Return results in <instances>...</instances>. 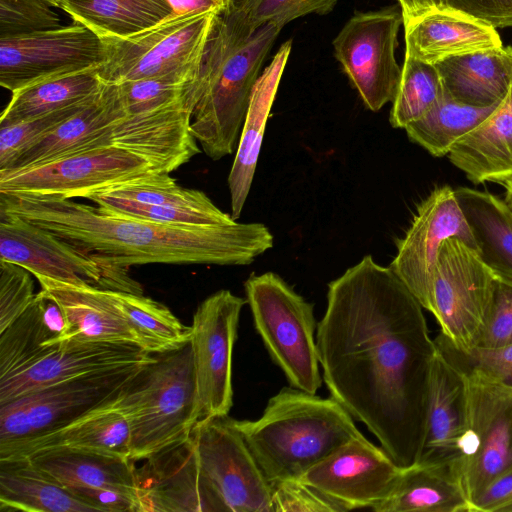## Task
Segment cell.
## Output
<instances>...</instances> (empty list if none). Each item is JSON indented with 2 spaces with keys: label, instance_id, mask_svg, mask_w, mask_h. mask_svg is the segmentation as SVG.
<instances>
[{
  "label": "cell",
  "instance_id": "1",
  "mask_svg": "<svg viewBox=\"0 0 512 512\" xmlns=\"http://www.w3.org/2000/svg\"><path fill=\"white\" fill-rule=\"evenodd\" d=\"M316 344L330 396L398 466L416 463L437 347L423 307L390 266L366 255L328 284Z\"/></svg>",
  "mask_w": 512,
  "mask_h": 512
},
{
  "label": "cell",
  "instance_id": "2",
  "mask_svg": "<svg viewBox=\"0 0 512 512\" xmlns=\"http://www.w3.org/2000/svg\"><path fill=\"white\" fill-rule=\"evenodd\" d=\"M0 209L56 234L122 273L133 265L156 263L248 265L273 246L271 231L258 222L166 225L73 199L1 193Z\"/></svg>",
  "mask_w": 512,
  "mask_h": 512
},
{
  "label": "cell",
  "instance_id": "3",
  "mask_svg": "<svg viewBox=\"0 0 512 512\" xmlns=\"http://www.w3.org/2000/svg\"><path fill=\"white\" fill-rule=\"evenodd\" d=\"M281 29H252L241 8L217 14L198 76L187 90L192 134L212 160L237 148L261 65Z\"/></svg>",
  "mask_w": 512,
  "mask_h": 512
},
{
  "label": "cell",
  "instance_id": "4",
  "mask_svg": "<svg viewBox=\"0 0 512 512\" xmlns=\"http://www.w3.org/2000/svg\"><path fill=\"white\" fill-rule=\"evenodd\" d=\"M271 485L298 480L348 441L362 436L354 418L331 396L282 388L256 420H236Z\"/></svg>",
  "mask_w": 512,
  "mask_h": 512
},
{
  "label": "cell",
  "instance_id": "5",
  "mask_svg": "<svg viewBox=\"0 0 512 512\" xmlns=\"http://www.w3.org/2000/svg\"><path fill=\"white\" fill-rule=\"evenodd\" d=\"M121 398L130 425L132 461H143L186 440L200 420L190 341L155 353Z\"/></svg>",
  "mask_w": 512,
  "mask_h": 512
},
{
  "label": "cell",
  "instance_id": "6",
  "mask_svg": "<svg viewBox=\"0 0 512 512\" xmlns=\"http://www.w3.org/2000/svg\"><path fill=\"white\" fill-rule=\"evenodd\" d=\"M254 327L290 386L316 394L322 385L314 306L274 272L244 283Z\"/></svg>",
  "mask_w": 512,
  "mask_h": 512
},
{
  "label": "cell",
  "instance_id": "7",
  "mask_svg": "<svg viewBox=\"0 0 512 512\" xmlns=\"http://www.w3.org/2000/svg\"><path fill=\"white\" fill-rule=\"evenodd\" d=\"M216 16L212 12L171 14L130 35L101 38L105 59L95 71L111 84L166 75L196 80Z\"/></svg>",
  "mask_w": 512,
  "mask_h": 512
},
{
  "label": "cell",
  "instance_id": "8",
  "mask_svg": "<svg viewBox=\"0 0 512 512\" xmlns=\"http://www.w3.org/2000/svg\"><path fill=\"white\" fill-rule=\"evenodd\" d=\"M163 172L140 154L109 145L77 151L40 164L0 171V193L87 199L95 193L142 181Z\"/></svg>",
  "mask_w": 512,
  "mask_h": 512
},
{
  "label": "cell",
  "instance_id": "9",
  "mask_svg": "<svg viewBox=\"0 0 512 512\" xmlns=\"http://www.w3.org/2000/svg\"><path fill=\"white\" fill-rule=\"evenodd\" d=\"M496 275L478 252L459 238L446 239L439 252L429 300L440 334L456 349L474 347L488 316Z\"/></svg>",
  "mask_w": 512,
  "mask_h": 512
},
{
  "label": "cell",
  "instance_id": "10",
  "mask_svg": "<svg viewBox=\"0 0 512 512\" xmlns=\"http://www.w3.org/2000/svg\"><path fill=\"white\" fill-rule=\"evenodd\" d=\"M146 364L72 378L0 404V451L57 429L116 396Z\"/></svg>",
  "mask_w": 512,
  "mask_h": 512
},
{
  "label": "cell",
  "instance_id": "11",
  "mask_svg": "<svg viewBox=\"0 0 512 512\" xmlns=\"http://www.w3.org/2000/svg\"><path fill=\"white\" fill-rule=\"evenodd\" d=\"M235 421L212 416L194 425L190 439L201 474L225 512H273L272 485Z\"/></svg>",
  "mask_w": 512,
  "mask_h": 512
},
{
  "label": "cell",
  "instance_id": "12",
  "mask_svg": "<svg viewBox=\"0 0 512 512\" xmlns=\"http://www.w3.org/2000/svg\"><path fill=\"white\" fill-rule=\"evenodd\" d=\"M0 260L18 264L34 277L136 294L142 287L86 251L22 217L0 209Z\"/></svg>",
  "mask_w": 512,
  "mask_h": 512
},
{
  "label": "cell",
  "instance_id": "13",
  "mask_svg": "<svg viewBox=\"0 0 512 512\" xmlns=\"http://www.w3.org/2000/svg\"><path fill=\"white\" fill-rule=\"evenodd\" d=\"M463 375L468 429L460 481L472 505L492 481L512 469V388L475 373Z\"/></svg>",
  "mask_w": 512,
  "mask_h": 512
},
{
  "label": "cell",
  "instance_id": "14",
  "mask_svg": "<svg viewBox=\"0 0 512 512\" xmlns=\"http://www.w3.org/2000/svg\"><path fill=\"white\" fill-rule=\"evenodd\" d=\"M401 24L402 12L395 6L356 12L333 40L337 60L374 112L393 101L400 84L395 48Z\"/></svg>",
  "mask_w": 512,
  "mask_h": 512
},
{
  "label": "cell",
  "instance_id": "15",
  "mask_svg": "<svg viewBox=\"0 0 512 512\" xmlns=\"http://www.w3.org/2000/svg\"><path fill=\"white\" fill-rule=\"evenodd\" d=\"M104 59L102 39L77 22L0 38V84L13 93L41 81L96 70Z\"/></svg>",
  "mask_w": 512,
  "mask_h": 512
},
{
  "label": "cell",
  "instance_id": "16",
  "mask_svg": "<svg viewBox=\"0 0 512 512\" xmlns=\"http://www.w3.org/2000/svg\"><path fill=\"white\" fill-rule=\"evenodd\" d=\"M245 304L246 299L222 289L193 314L190 343L200 420L228 415L233 405L232 354Z\"/></svg>",
  "mask_w": 512,
  "mask_h": 512
},
{
  "label": "cell",
  "instance_id": "17",
  "mask_svg": "<svg viewBox=\"0 0 512 512\" xmlns=\"http://www.w3.org/2000/svg\"><path fill=\"white\" fill-rule=\"evenodd\" d=\"M451 237L461 239L477 251L455 190L442 186L417 207L410 228L398 240L397 255L390 264L423 309L429 300L440 248Z\"/></svg>",
  "mask_w": 512,
  "mask_h": 512
},
{
  "label": "cell",
  "instance_id": "18",
  "mask_svg": "<svg viewBox=\"0 0 512 512\" xmlns=\"http://www.w3.org/2000/svg\"><path fill=\"white\" fill-rule=\"evenodd\" d=\"M401 470L381 446L362 435L342 445L298 480L344 511L374 510L390 495Z\"/></svg>",
  "mask_w": 512,
  "mask_h": 512
},
{
  "label": "cell",
  "instance_id": "19",
  "mask_svg": "<svg viewBox=\"0 0 512 512\" xmlns=\"http://www.w3.org/2000/svg\"><path fill=\"white\" fill-rule=\"evenodd\" d=\"M153 359V353L133 344L64 340L38 350L0 377V404L58 382Z\"/></svg>",
  "mask_w": 512,
  "mask_h": 512
},
{
  "label": "cell",
  "instance_id": "20",
  "mask_svg": "<svg viewBox=\"0 0 512 512\" xmlns=\"http://www.w3.org/2000/svg\"><path fill=\"white\" fill-rule=\"evenodd\" d=\"M136 467L140 511L225 512L199 469L189 437Z\"/></svg>",
  "mask_w": 512,
  "mask_h": 512
},
{
  "label": "cell",
  "instance_id": "21",
  "mask_svg": "<svg viewBox=\"0 0 512 512\" xmlns=\"http://www.w3.org/2000/svg\"><path fill=\"white\" fill-rule=\"evenodd\" d=\"M467 429L465 377L437 348L430 370L424 443L417 462L443 468L460 481Z\"/></svg>",
  "mask_w": 512,
  "mask_h": 512
},
{
  "label": "cell",
  "instance_id": "22",
  "mask_svg": "<svg viewBox=\"0 0 512 512\" xmlns=\"http://www.w3.org/2000/svg\"><path fill=\"white\" fill-rule=\"evenodd\" d=\"M123 390L57 429L0 451V459L60 448L130 459V425L122 406Z\"/></svg>",
  "mask_w": 512,
  "mask_h": 512
},
{
  "label": "cell",
  "instance_id": "23",
  "mask_svg": "<svg viewBox=\"0 0 512 512\" xmlns=\"http://www.w3.org/2000/svg\"><path fill=\"white\" fill-rule=\"evenodd\" d=\"M126 115L119 85L105 83L78 112L27 148L8 170L113 145L117 123Z\"/></svg>",
  "mask_w": 512,
  "mask_h": 512
},
{
  "label": "cell",
  "instance_id": "24",
  "mask_svg": "<svg viewBox=\"0 0 512 512\" xmlns=\"http://www.w3.org/2000/svg\"><path fill=\"white\" fill-rule=\"evenodd\" d=\"M405 55L435 64L445 58L502 46L496 28L446 7L403 23Z\"/></svg>",
  "mask_w": 512,
  "mask_h": 512
},
{
  "label": "cell",
  "instance_id": "25",
  "mask_svg": "<svg viewBox=\"0 0 512 512\" xmlns=\"http://www.w3.org/2000/svg\"><path fill=\"white\" fill-rule=\"evenodd\" d=\"M35 278L41 289L64 312L67 330L62 341L128 343L141 347L107 289L88 283L72 284L40 276Z\"/></svg>",
  "mask_w": 512,
  "mask_h": 512
},
{
  "label": "cell",
  "instance_id": "26",
  "mask_svg": "<svg viewBox=\"0 0 512 512\" xmlns=\"http://www.w3.org/2000/svg\"><path fill=\"white\" fill-rule=\"evenodd\" d=\"M291 45L292 41L288 40L280 46L272 61L259 75L252 90L228 176L231 216L235 220L241 215L253 182L266 123L291 52Z\"/></svg>",
  "mask_w": 512,
  "mask_h": 512
},
{
  "label": "cell",
  "instance_id": "27",
  "mask_svg": "<svg viewBox=\"0 0 512 512\" xmlns=\"http://www.w3.org/2000/svg\"><path fill=\"white\" fill-rule=\"evenodd\" d=\"M506 48L512 60V47ZM448 158L474 184H500L512 176V78L504 99L482 124L453 146Z\"/></svg>",
  "mask_w": 512,
  "mask_h": 512
},
{
  "label": "cell",
  "instance_id": "28",
  "mask_svg": "<svg viewBox=\"0 0 512 512\" xmlns=\"http://www.w3.org/2000/svg\"><path fill=\"white\" fill-rule=\"evenodd\" d=\"M434 65L444 90L461 103L492 106L508 93L512 60L506 47L451 56Z\"/></svg>",
  "mask_w": 512,
  "mask_h": 512
},
{
  "label": "cell",
  "instance_id": "29",
  "mask_svg": "<svg viewBox=\"0 0 512 512\" xmlns=\"http://www.w3.org/2000/svg\"><path fill=\"white\" fill-rule=\"evenodd\" d=\"M22 458L68 490L112 489L134 496L139 505L136 462L130 459L64 448Z\"/></svg>",
  "mask_w": 512,
  "mask_h": 512
},
{
  "label": "cell",
  "instance_id": "30",
  "mask_svg": "<svg viewBox=\"0 0 512 512\" xmlns=\"http://www.w3.org/2000/svg\"><path fill=\"white\" fill-rule=\"evenodd\" d=\"M375 512H472L461 482L447 470L416 462L404 467Z\"/></svg>",
  "mask_w": 512,
  "mask_h": 512
},
{
  "label": "cell",
  "instance_id": "31",
  "mask_svg": "<svg viewBox=\"0 0 512 512\" xmlns=\"http://www.w3.org/2000/svg\"><path fill=\"white\" fill-rule=\"evenodd\" d=\"M0 510L97 512L27 458L0 459Z\"/></svg>",
  "mask_w": 512,
  "mask_h": 512
},
{
  "label": "cell",
  "instance_id": "32",
  "mask_svg": "<svg viewBox=\"0 0 512 512\" xmlns=\"http://www.w3.org/2000/svg\"><path fill=\"white\" fill-rule=\"evenodd\" d=\"M455 194L480 258L496 276L512 281V211L489 192L460 187Z\"/></svg>",
  "mask_w": 512,
  "mask_h": 512
},
{
  "label": "cell",
  "instance_id": "33",
  "mask_svg": "<svg viewBox=\"0 0 512 512\" xmlns=\"http://www.w3.org/2000/svg\"><path fill=\"white\" fill-rule=\"evenodd\" d=\"M67 321L60 305L43 289L32 304L0 333V377L38 350L62 342Z\"/></svg>",
  "mask_w": 512,
  "mask_h": 512
},
{
  "label": "cell",
  "instance_id": "34",
  "mask_svg": "<svg viewBox=\"0 0 512 512\" xmlns=\"http://www.w3.org/2000/svg\"><path fill=\"white\" fill-rule=\"evenodd\" d=\"M59 9L100 38L130 35L172 14L167 0H60Z\"/></svg>",
  "mask_w": 512,
  "mask_h": 512
},
{
  "label": "cell",
  "instance_id": "35",
  "mask_svg": "<svg viewBox=\"0 0 512 512\" xmlns=\"http://www.w3.org/2000/svg\"><path fill=\"white\" fill-rule=\"evenodd\" d=\"M105 83L95 70L53 78L12 93L0 116V126L44 115L84 102Z\"/></svg>",
  "mask_w": 512,
  "mask_h": 512
},
{
  "label": "cell",
  "instance_id": "36",
  "mask_svg": "<svg viewBox=\"0 0 512 512\" xmlns=\"http://www.w3.org/2000/svg\"><path fill=\"white\" fill-rule=\"evenodd\" d=\"M107 292L144 350L162 353L190 341L191 326L182 324L162 303L143 294L111 289Z\"/></svg>",
  "mask_w": 512,
  "mask_h": 512
},
{
  "label": "cell",
  "instance_id": "37",
  "mask_svg": "<svg viewBox=\"0 0 512 512\" xmlns=\"http://www.w3.org/2000/svg\"><path fill=\"white\" fill-rule=\"evenodd\" d=\"M497 105H467L455 100L444 90L436 104L405 130L412 142L435 157H443L449 154L460 139L482 124Z\"/></svg>",
  "mask_w": 512,
  "mask_h": 512
},
{
  "label": "cell",
  "instance_id": "38",
  "mask_svg": "<svg viewBox=\"0 0 512 512\" xmlns=\"http://www.w3.org/2000/svg\"><path fill=\"white\" fill-rule=\"evenodd\" d=\"M444 91L434 64L405 55L401 80L392 101L389 121L394 128H406L422 118Z\"/></svg>",
  "mask_w": 512,
  "mask_h": 512
},
{
  "label": "cell",
  "instance_id": "39",
  "mask_svg": "<svg viewBox=\"0 0 512 512\" xmlns=\"http://www.w3.org/2000/svg\"><path fill=\"white\" fill-rule=\"evenodd\" d=\"M112 213L166 225L211 226L229 225L237 220L217 206L214 208H192L147 205L113 197L105 192L87 198Z\"/></svg>",
  "mask_w": 512,
  "mask_h": 512
},
{
  "label": "cell",
  "instance_id": "40",
  "mask_svg": "<svg viewBox=\"0 0 512 512\" xmlns=\"http://www.w3.org/2000/svg\"><path fill=\"white\" fill-rule=\"evenodd\" d=\"M104 192L116 198L147 205L192 208L216 207L203 191L181 187L167 172Z\"/></svg>",
  "mask_w": 512,
  "mask_h": 512
},
{
  "label": "cell",
  "instance_id": "41",
  "mask_svg": "<svg viewBox=\"0 0 512 512\" xmlns=\"http://www.w3.org/2000/svg\"><path fill=\"white\" fill-rule=\"evenodd\" d=\"M434 341L445 358L462 373H475L512 388V343L496 347L474 346L461 351L441 334Z\"/></svg>",
  "mask_w": 512,
  "mask_h": 512
},
{
  "label": "cell",
  "instance_id": "42",
  "mask_svg": "<svg viewBox=\"0 0 512 512\" xmlns=\"http://www.w3.org/2000/svg\"><path fill=\"white\" fill-rule=\"evenodd\" d=\"M91 98L44 115L0 126V171L10 169L27 148L78 112Z\"/></svg>",
  "mask_w": 512,
  "mask_h": 512
},
{
  "label": "cell",
  "instance_id": "43",
  "mask_svg": "<svg viewBox=\"0 0 512 512\" xmlns=\"http://www.w3.org/2000/svg\"><path fill=\"white\" fill-rule=\"evenodd\" d=\"M194 79L182 75L129 80L119 83L127 114L152 111L181 99Z\"/></svg>",
  "mask_w": 512,
  "mask_h": 512
},
{
  "label": "cell",
  "instance_id": "44",
  "mask_svg": "<svg viewBox=\"0 0 512 512\" xmlns=\"http://www.w3.org/2000/svg\"><path fill=\"white\" fill-rule=\"evenodd\" d=\"M43 0H0V38L27 35L62 26Z\"/></svg>",
  "mask_w": 512,
  "mask_h": 512
},
{
  "label": "cell",
  "instance_id": "45",
  "mask_svg": "<svg viewBox=\"0 0 512 512\" xmlns=\"http://www.w3.org/2000/svg\"><path fill=\"white\" fill-rule=\"evenodd\" d=\"M338 0H250L241 9L252 29L265 24L283 28L290 21L315 13L325 15Z\"/></svg>",
  "mask_w": 512,
  "mask_h": 512
},
{
  "label": "cell",
  "instance_id": "46",
  "mask_svg": "<svg viewBox=\"0 0 512 512\" xmlns=\"http://www.w3.org/2000/svg\"><path fill=\"white\" fill-rule=\"evenodd\" d=\"M32 276L26 268L0 260V333L32 304L36 296Z\"/></svg>",
  "mask_w": 512,
  "mask_h": 512
},
{
  "label": "cell",
  "instance_id": "47",
  "mask_svg": "<svg viewBox=\"0 0 512 512\" xmlns=\"http://www.w3.org/2000/svg\"><path fill=\"white\" fill-rule=\"evenodd\" d=\"M512 343V281L496 276L492 304L475 346Z\"/></svg>",
  "mask_w": 512,
  "mask_h": 512
},
{
  "label": "cell",
  "instance_id": "48",
  "mask_svg": "<svg viewBox=\"0 0 512 512\" xmlns=\"http://www.w3.org/2000/svg\"><path fill=\"white\" fill-rule=\"evenodd\" d=\"M273 512H343L344 509L300 480L272 485Z\"/></svg>",
  "mask_w": 512,
  "mask_h": 512
},
{
  "label": "cell",
  "instance_id": "49",
  "mask_svg": "<svg viewBox=\"0 0 512 512\" xmlns=\"http://www.w3.org/2000/svg\"><path fill=\"white\" fill-rule=\"evenodd\" d=\"M443 7L474 17L494 28L512 27V0H441Z\"/></svg>",
  "mask_w": 512,
  "mask_h": 512
},
{
  "label": "cell",
  "instance_id": "50",
  "mask_svg": "<svg viewBox=\"0 0 512 512\" xmlns=\"http://www.w3.org/2000/svg\"><path fill=\"white\" fill-rule=\"evenodd\" d=\"M472 507L473 512H512V469L492 481Z\"/></svg>",
  "mask_w": 512,
  "mask_h": 512
},
{
  "label": "cell",
  "instance_id": "51",
  "mask_svg": "<svg viewBox=\"0 0 512 512\" xmlns=\"http://www.w3.org/2000/svg\"><path fill=\"white\" fill-rule=\"evenodd\" d=\"M172 14L212 12L219 14L229 7L227 0H167Z\"/></svg>",
  "mask_w": 512,
  "mask_h": 512
},
{
  "label": "cell",
  "instance_id": "52",
  "mask_svg": "<svg viewBox=\"0 0 512 512\" xmlns=\"http://www.w3.org/2000/svg\"><path fill=\"white\" fill-rule=\"evenodd\" d=\"M402 16L403 23L416 18L428 11L443 8L441 0H397Z\"/></svg>",
  "mask_w": 512,
  "mask_h": 512
},
{
  "label": "cell",
  "instance_id": "53",
  "mask_svg": "<svg viewBox=\"0 0 512 512\" xmlns=\"http://www.w3.org/2000/svg\"><path fill=\"white\" fill-rule=\"evenodd\" d=\"M505 187V198L504 202L508 206V208L512 211V176L505 179L500 183Z\"/></svg>",
  "mask_w": 512,
  "mask_h": 512
},
{
  "label": "cell",
  "instance_id": "54",
  "mask_svg": "<svg viewBox=\"0 0 512 512\" xmlns=\"http://www.w3.org/2000/svg\"><path fill=\"white\" fill-rule=\"evenodd\" d=\"M229 3V6L235 7V8H242L245 6L250 0H227Z\"/></svg>",
  "mask_w": 512,
  "mask_h": 512
},
{
  "label": "cell",
  "instance_id": "55",
  "mask_svg": "<svg viewBox=\"0 0 512 512\" xmlns=\"http://www.w3.org/2000/svg\"><path fill=\"white\" fill-rule=\"evenodd\" d=\"M43 1L47 2L52 7L59 8L60 0H43Z\"/></svg>",
  "mask_w": 512,
  "mask_h": 512
}]
</instances>
